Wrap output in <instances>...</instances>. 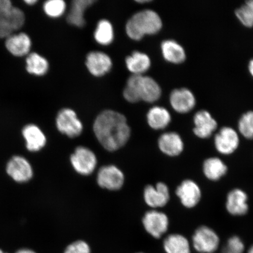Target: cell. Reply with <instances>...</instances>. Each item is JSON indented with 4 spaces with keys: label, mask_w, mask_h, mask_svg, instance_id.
<instances>
[{
    "label": "cell",
    "mask_w": 253,
    "mask_h": 253,
    "mask_svg": "<svg viewBox=\"0 0 253 253\" xmlns=\"http://www.w3.org/2000/svg\"><path fill=\"white\" fill-rule=\"evenodd\" d=\"M95 135L101 145L109 151L120 149L128 142L131 129L124 115L115 111H103L95 120Z\"/></svg>",
    "instance_id": "1"
},
{
    "label": "cell",
    "mask_w": 253,
    "mask_h": 253,
    "mask_svg": "<svg viewBox=\"0 0 253 253\" xmlns=\"http://www.w3.org/2000/svg\"><path fill=\"white\" fill-rule=\"evenodd\" d=\"M161 95V88L154 79L139 75H132L128 78L123 91V96L129 103L141 100L153 103L160 99Z\"/></svg>",
    "instance_id": "2"
},
{
    "label": "cell",
    "mask_w": 253,
    "mask_h": 253,
    "mask_svg": "<svg viewBox=\"0 0 253 253\" xmlns=\"http://www.w3.org/2000/svg\"><path fill=\"white\" fill-rule=\"evenodd\" d=\"M163 27V22L156 12L145 9L135 14L126 24V33L131 39L140 40L145 35H154Z\"/></svg>",
    "instance_id": "3"
},
{
    "label": "cell",
    "mask_w": 253,
    "mask_h": 253,
    "mask_svg": "<svg viewBox=\"0 0 253 253\" xmlns=\"http://www.w3.org/2000/svg\"><path fill=\"white\" fill-rule=\"evenodd\" d=\"M192 245L199 253H214L219 248L220 237L211 227L201 226L195 231Z\"/></svg>",
    "instance_id": "4"
},
{
    "label": "cell",
    "mask_w": 253,
    "mask_h": 253,
    "mask_svg": "<svg viewBox=\"0 0 253 253\" xmlns=\"http://www.w3.org/2000/svg\"><path fill=\"white\" fill-rule=\"evenodd\" d=\"M70 161L76 172L84 176L92 173L97 164L96 155L89 148L84 146L76 148Z\"/></svg>",
    "instance_id": "5"
},
{
    "label": "cell",
    "mask_w": 253,
    "mask_h": 253,
    "mask_svg": "<svg viewBox=\"0 0 253 253\" xmlns=\"http://www.w3.org/2000/svg\"><path fill=\"white\" fill-rule=\"evenodd\" d=\"M57 129L69 138L78 137L83 131V125L78 118L77 113L70 109L60 111L56 119Z\"/></svg>",
    "instance_id": "6"
},
{
    "label": "cell",
    "mask_w": 253,
    "mask_h": 253,
    "mask_svg": "<svg viewBox=\"0 0 253 253\" xmlns=\"http://www.w3.org/2000/svg\"><path fill=\"white\" fill-rule=\"evenodd\" d=\"M6 172L17 183H26L33 179V168L27 158L21 156H14L9 159L5 167Z\"/></svg>",
    "instance_id": "7"
},
{
    "label": "cell",
    "mask_w": 253,
    "mask_h": 253,
    "mask_svg": "<svg viewBox=\"0 0 253 253\" xmlns=\"http://www.w3.org/2000/svg\"><path fill=\"white\" fill-rule=\"evenodd\" d=\"M214 145L221 155L229 156L233 154L240 145L238 132L230 126H223L214 135Z\"/></svg>",
    "instance_id": "8"
},
{
    "label": "cell",
    "mask_w": 253,
    "mask_h": 253,
    "mask_svg": "<svg viewBox=\"0 0 253 253\" xmlns=\"http://www.w3.org/2000/svg\"><path fill=\"white\" fill-rule=\"evenodd\" d=\"M97 182L101 188L118 191L124 184V173L115 166H104L98 172Z\"/></svg>",
    "instance_id": "9"
},
{
    "label": "cell",
    "mask_w": 253,
    "mask_h": 253,
    "mask_svg": "<svg viewBox=\"0 0 253 253\" xmlns=\"http://www.w3.org/2000/svg\"><path fill=\"white\" fill-rule=\"evenodd\" d=\"M176 194L183 207L188 209L197 207L202 199L200 186L191 179L182 181L176 188Z\"/></svg>",
    "instance_id": "10"
},
{
    "label": "cell",
    "mask_w": 253,
    "mask_h": 253,
    "mask_svg": "<svg viewBox=\"0 0 253 253\" xmlns=\"http://www.w3.org/2000/svg\"><path fill=\"white\" fill-rule=\"evenodd\" d=\"M142 223L145 230L155 238H160L165 233L169 226V217L165 213L156 211H147Z\"/></svg>",
    "instance_id": "11"
},
{
    "label": "cell",
    "mask_w": 253,
    "mask_h": 253,
    "mask_svg": "<svg viewBox=\"0 0 253 253\" xmlns=\"http://www.w3.org/2000/svg\"><path fill=\"white\" fill-rule=\"evenodd\" d=\"M248 201V195L243 190L239 188L231 190L226 197L227 212L234 216H245L249 211Z\"/></svg>",
    "instance_id": "12"
},
{
    "label": "cell",
    "mask_w": 253,
    "mask_h": 253,
    "mask_svg": "<svg viewBox=\"0 0 253 253\" xmlns=\"http://www.w3.org/2000/svg\"><path fill=\"white\" fill-rule=\"evenodd\" d=\"M24 12L17 7H12L7 14L0 17V39H7L14 31L23 26Z\"/></svg>",
    "instance_id": "13"
},
{
    "label": "cell",
    "mask_w": 253,
    "mask_h": 253,
    "mask_svg": "<svg viewBox=\"0 0 253 253\" xmlns=\"http://www.w3.org/2000/svg\"><path fill=\"white\" fill-rule=\"evenodd\" d=\"M194 122V132L199 138L207 139L211 137L217 128L216 120L207 110H200L196 113Z\"/></svg>",
    "instance_id": "14"
},
{
    "label": "cell",
    "mask_w": 253,
    "mask_h": 253,
    "mask_svg": "<svg viewBox=\"0 0 253 253\" xmlns=\"http://www.w3.org/2000/svg\"><path fill=\"white\" fill-rule=\"evenodd\" d=\"M169 188L166 183L158 182L156 186L148 185L144 189V198L145 202L151 208L165 207L169 201Z\"/></svg>",
    "instance_id": "15"
},
{
    "label": "cell",
    "mask_w": 253,
    "mask_h": 253,
    "mask_svg": "<svg viewBox=\"0 0 253 253\" xmlns=\"http://www.w3.org/2000/svg\"><path fill=\"white\" fill-rule=\"evenodd\" d=\"M86 65L88 71L94 77H102L112 69V61L106 53L95 51L87 56Z\"/></svg>",
    "instance_id": "16"
},
{
    "label": "cell",
    "mask_w": 253,
    "mask_h": 253,
    "mask_svg": "<svg viewBox=\"0 0 253 253\" xmlns=\"http://www.w3.org/2000/svg\"><path fill=\"white\" fill-rule=\"evenodd\" d=\"M22 134L28 151L37 153L45 147L47 142L46 135L39 126L33 124L25 126L22 130Z\"/></svg>",
    "instance_id": "17"
},
{
    "label": "cell",
    "mask_w": 253,
    "mask_h": 253,
    "mask_svg": "<svg viewBox=\"0 0 253 253\" xmlns=\"http://www.w3.org/2000/svg\"><path fill=\"white\" fill-rule=\"evenodd\" d=\"M170 103L176 112L187 113L194 108L196 99L191 90L182 88L172 91L170 95Z\"/></svg>",
    "instance_id": "18"
},
{
    "label": "cell",
    "mask_w": 253,
    "mask_h": 253,
    "mask_svg": "<svg viewBox=\"0 0 253 253\" xmlns=\"http://www.w3.org/2000/svg\"><path fill=\"white\" fill-rule=\"evenodd\" d=\"M158 146L164 154L170 157H176L184 150V144L181 136L175 132H166L158 140Z\"/></svg>",
    "instance_id": "19"
},
{
    "label": "cell",
    "mask_w": 253,
    "mask_h": 253,
    "mask_svg": "<svg viewBox=\"0 0 253 253\" xmlns=\"http://www.w3.org/2000/svg\"><path fill=\"white\" fill-rule=\"evenodd\" d=\"M202 171L208 180L216 182L226 175L228 168L220 158L212 157L207 158L204 161Z\"/></svg>",
    "instance_id": "20"
},
{
    "label": "cell",
    "mask_w": 253,
    "mask_h": 253,
    "mask_svg": "<svg viewBox=\"0 0 253 253\" xmlns=\"http://www.w3.org/2000/svg\"><path fill=\"white\" fill-rule=\"evenodd\" d=\"M5 46L9 52L15 56H23L29 53L31 41L26 34L11 35L6 39Z\"/></svg>",
    "instance_id": "21"
},
{
    "label": "cell",
    "mask_w": 253,
    "mask_h": 253,
    "mask_svg": "<svg viewBox=\"0 0 253 253\" xmlns=\"http://www.w3.org/2000/svg\"><path fill=\"white\" fill-rule=\"evenodd\" d=\"M95 2V0H75L73 1L67 17L68 23L75 27H83L86 23L84 18V12Z\"/></svg>",
    "instance_id": "22"
},
{
    "label": "cell",
    "mask_w": 253,
    "mask_h": 253,
    "mask_svg": "<svg viewBox=\"0 0 253 253\" xmlns=\"http://www.w3.org/2000/svg\"><path fill=\"white\" fill-rule=\"evenodd\" d=\"M164 58L168 62L179 64L185 61L186 53L183 47L173 40H167L161 44Z\"/></svg>",
    "instance_id": "23"
},
{
    "label": "cell",
    "mask_w": 253,
    "mask_h": 253,
    "mask_svg": "<svg viewBox=\"0 0 253 253\" xmlns=\"http://www.w3.org/2000/svg\"><path fill=\"white\" fill-rule=\"evenodd\" d=\"M126 68L132 75H142L150 69L151 60L145 53L135 51L126 58Z\"/></svg>",
    "instance_id": "24"
},
{
    "label": "cell",
    "mask_w": 253,
    "mask_h": 253,
    "mask_svg": "<svg viewBox=\"0 0 253 253\" xmlns=\"http://www.w3.org/2000/svg\"><path fill=\"white\" fill-rule=\"evenodd\" d=\"M171 116L169 111L162 107L155 106L147 114V122L152 128L162 129L169 125Z\"/></svg>",
    "instance_id": "25"
},
{
    "label": "cell",
    "mask_w": 253,
    "mask_h": 253,
    "mask_svg": "<svg viewBox=\"0 0 253 253\" xmlns=\"http://www.w3.org/2000/svg\"><path fill=\"white\" fill-rule=\"evenodd\" d=\"M167 253H191V245L185 236L179 234H172L164 242Z\"/></svg>",
    "instance_id": "26"
},
{
    "label": "cell",
    "mask_w": 253,
    "mask_h": 253,
    "mask_svg": "<svg viewBox=\"0 0 253 253\" xmlns=\"http://www.w3.org/2000/svg\"><path fill=\"white\" fill-rule=\"evenodd\" d=\"M26 69L28 73L36 76H43L48 71V62L37 53H32L27 56Z\"/></svg>",
    "instance_id": "27"
},
{
    "label": "cell",
    "mask_w": 253,
    "mask_h": 253,
    "mask_svg": "<svg viewBox=\"0 0 253 253\" xmlns=\"http://www.w3.org/2000/svg\"><path fill=\"white\" fill-rule=\"evenodd\" d=\"M94 39L102 45H108L113 42V28L109 21L102 20L98 23L94 32Z\"/></svg>",
    "instance_id": "28"
},
{
    "label": "cell",
    "mask_w": 253,
    "mask_h": 253,
    "mask_svg": "<svg viewBox=\"0 0 253 253\" xmlns=\"http://www.w3.org/2000/svg\"><path fill=\"white\" fill-rule=\"evenodd\" d=\"M240 134L248 140H253V111L243 115L238 123Z\"/></svg>",
    "instance_id": "29"
},
{
    "label": "cell",
    "mask_w": 253,
    "mask_h": 253,
    "mask_svg": "<svg viewBox=\"0 0 253 253\" xmlns=\"http://www.w3.org/2000/svg\"><path fill=\"white\" fill-rule=\"evenodd\" d=\"M236 15L243 25L253 27V0L246 1L236 11Z\"/></svg>",
    "instance_id": "30"
},
{
    "label": "cell",
    "mask_w": 253,
    "mask_h": 253,
    "mask_svg": "<svg viewBox=\"0 0 253 253\" xmlns=\"http://www.w3.org/2000/svg\"><path fill=\"white\" fill-rule=\"evenodd\" d=\"M66 9V3L62 0H49L43 5L45 14L51 18L61 17Z\"/></svg>",
    "instance_id": "31"
},
{
    "label": "cell",
    "mask_w": 253,
    "mask_h": 253,
    "mask_svg": "<svg viewBox=\"0 0 253 253\" xmlns=\"http://www.w3.org/2000/svg\"><path fill=\"white\" fill-rule=\"evenodd\" d=\"M245 246L240 237L237 236L230 237L227 240L221 251V253H243Z\"/></svg>",
    "instance_id": "32"
},
{
    "label": "cell",
    "mask_w": 253,
    "mask_h": 253,
    "mask_svg": "<svg viewBox=\"0 0 253 253\" xmlns=\"http://www.w3.org/2000/svg\"><path fill=\"white\" fill-rule=\"evenodd\" d=\"M64 253H90V248L86 242L78 240L69 245Z\"/></svg>",
    "instance_id": "33"
},
{
    "label": "cell",
    "mask_w": 253,
    "mask_h": 253,
    "mask_svg": "<svg viewBox=\"0 0 253 253\" xmlns=\"http://www.w3.org/2000/svg\"><path fill=\"white\" fill-rule=\"evenodd\" d=\"M13 7L9 0H0V17L7 14Z\"/></svg>",
    "instance_id": "34"
},
{
    "label": "cell",
    "mask_w": 253,
    "mask_h": 253,
    "mask_svg": "<svg viewBox=\"0 0 253 253\" xmlns=\"http://www.w3.org/2000/svg\"><path fill=\"white\" fill-rule=\"evenodd\" d=\"M249 70L253 77V59L251 60L249 64Z\"/></svg>",
    "instance_id": "35"
},
{
    "label": "cell",
    "mask_w": 253,
    "mask_h": 253,
    "mask_svg": "<svg viewBox=\"0 0 253 253\" xmlns=\"http://www.w3.org/2000/svg\"><path fill=\"white\" fill-rule=\"evenodd\" d=\"M16 253H36L29 249H21Z\"/></svg>",
    "instance_id": "36"
},
{
    "label": "cell",
    "mask_w": 253,
    "mask_h": 253,
    "mask_svg": "<svg viewBox=\"0 0 253 253\" xmlns=\"http://www.w3.org/2000/svg\"><path fill=\"white\" fill-rule=\"evenodd\" d=\"M37 2L36 0H25V2L28 5H34Z\"/></svg>",
    "instance_id": "37"
},
{
    "label": "cell",
    "mask_w": 253,
    "mask_h": 253,
    "mask_svg": "<svg viewBox=\"0 0 253 253\" xmlns=\"http://www.w3.org/2000/svg\"><path fill=\"white\" fill-rule=\"evenodd\" d=\"M137 1L138 3H147L151 2L150 0H137V1Z\"/></svg>",
    "instance_id": "38"
},
{
    "label": "cell",
    "mask_w": 253,
    "mask_h": 253,
    "mask_svg": "<svg viewBox=\"0 0 253 253\" xmlns=\"http://www.w3.org/2000/svg\"><path fill=\"white\" fill-rule=\"evenodd\" d=\"M248 253H253V245L249 248Z\"/></svg>",
    "instance_id": "39"
},
{
    "label": "cell",
    "mask_w": 253,
    "mask_h": 253,
    "mask_svg": "<svg viewBox=\"0 0 253 253\" xmlns=\"http://www.w3.org/2000/svg\"><path fill=\"white\" fill-rule=\"evenodd\" d=\"M0 253H4V252H3L2 251H1V249H0Z\"/></svg>",
    "instance_id": "40"
},
{
    "label": "cell",
    "mask_w": 253,
    "mask_h": 253,
    "mask_svg": "<svg viewBox=\"0 0 253 253\" xmlns=\"http://www.w3.org/2000/svg\"></svg>",
    "instance_id": "41"
}]
</instances>
